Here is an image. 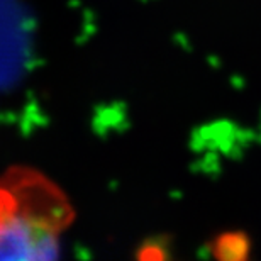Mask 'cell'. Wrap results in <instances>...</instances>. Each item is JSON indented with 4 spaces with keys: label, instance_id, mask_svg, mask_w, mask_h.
Masks as SVG:
<instances>
[{
    "label": "cell",
    "instance_id": "1",
    "mask_svg": "<svg viewBox=\"0 0 261 261\" xmlns=\"http://www.w3.org/2000/svg\"><path fill=\"white\" fill-rule=\"evenodd\" d=\"M73 219L65 194L36 170L0 176V259H53Z\"/></svg>",
    "mask_w": 261,
    "mask_h": 261
},
{
    "label": "cell",
    "instance_id": "2",
    "mask_svg": "<svg viewBox=\"0 0 261 261\" xmlns=\"http://www.w3.org/2000/svg\"><path fill=\"white\" fill-rule=\"evenodd\" d=\"M253 243L244 231H224L208 243V253L217 261H246L251 256Z\"/></svg>",
    "mask_w": 261,
    "mask_h": 261
}]
</instances>
